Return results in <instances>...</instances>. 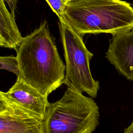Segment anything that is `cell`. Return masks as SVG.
Masks as SVG:
<instances>
[{
	"label": "cell",
	"instance_id": "cell-5",
	"mask_svg": "<svg viewBox=\"0 0 133 133\" xmlns=\"http://www.w3.org/2000/svg\"><path fill=\"white\" fill-rule=\"evenodd\" d=\"M0 133H44V118L0 92Z\"/></svg>",
	"mask_w": 133,
	"mask_h": 133
},
{
	"label": "cell",
	"instance_id": "cell-9",
	"mask_svg": "<svg viewBox=\"0 0 133 133\" xmlns=\"http://www.w3.org/2000/svg\"><path fill=\"white\" fill-rule=\"evenodd\" d=\"M0 69L14 73L17 77H20L21 73L19 68L17 56H1Z\"/></svg>",
	"mask_w": 133,
	"mask_h": 133
},
{
	"label": "cell",
	"instance_id": "cell-1",
	"mask_svg": "<svg viewBox=\"0 0 133 133\" xmlns=\"http://www.w3.org/2000/svg\"><path fill=\"white\" fill-rule=\"evenodd\" d=\"M22 77L48 97L64 83L65 65L45 21L23 39L17 50Z\"/></svg>",
	"mask_w": 133,
	"mask_h": 133
},
{
	"label": "cell",
	"instance_id": "cell-3",
	"mask_svg": "<svg viewBox=\"0 0 133 133\" xmlns=\"http://www.w3.org/2000/svg\"><path fill=\"white\" fill-rule=\"evenodd\" d=\"M99 118L98 106L92 98L67 88L62 98L47 108L44 133H92Z\"/></svg>",
	"mask_w": 133,
	"mask_h": 133
},
{
	"label": "cell",
	"instance_id": "cell-6",
	"mask_svg": "<svg viewBox=\"0 0 133 133\" xmlns=\"http://www.w3.org/2000/svg\"><path fill=\"white\" fill-rule=\"evenodd\" d=\"M106 58L119 74L133 80V29L112 35Z\"/></svg>",
	"mask_w": 133,
	"mask_h": 133
},
{
	"label": "cell",
	"instance_id": "cell-13",
	"mask_svg": "<svg viewBox=\"0 0 133 133\" xmlns=\"http://www.w3.org/2000/svg\"><path fill=\"white\" fill-rule=\"evenodd\" d=\"M65 1H66V2H67L68 1H70V0H65Z\"/></svg>",
	"mask_w": 133,
	"mask_h": 133
},
{
	"label": "cell",
	"instance_id": "cell-10",
	"mask_svg": "<svg viewBox=\"0 0 133 133\" xmlns=\"http://www.w3.org/2000/svg\"><path fill=\"white\" fill-rule=\"evenodd\" d=\"M51 7L52 11L57 15L59 19L63 16L64 10L66 1L65 0H45Z\"/></svg>",
	"mask_w": 133,
	"mask_h": 133
},
{
	"label": "cell",
	"instance_id": "cell-8",
	"mask_svg": "<svg viewBox=\"0 0 133 133\" xmlns=\"http://www.w3.org/2000/svg\"><path fill=\"white\" fill-rule=\"evenodd\" d=\"M23 37L21 36L15 17L8 11L5 2L0 0V46L17 50Z\"/></svg>",
	"mask_w": 133,
	"mask_h": 133
},
{
	"label": "cell",
	"instance_id": "cell-2",
	"mask_svg": "<svg viewBox=\"0 0 133 133\" xmlns=\"http://www.w3.org/2000/svg\"><path fill=\"white\" fill-rule=\"evenodd\" d=\"M77 33H111L133 29V7L121 0H70L62 19Z\"/></svg>",
	"mask_w": 133,
	"mask_h": 133
},
{
	"label": "cell",
	"instance_id": "cell-7",
	"mask_svg": "<svg viewBox=\"0 0 133 133\" xmlns=\"http://www.w3.org/2000/svg\"><path fill=\"white\" fill-rule=\"evenodd\" d=\"M5 93L25 109L44 118L46 110L50 105L48 97L43 96L22 77H17L14 84Z\"/></svg>",
	"mask_w": 133,
	"mask_h": 133
},
{
	"label": "cell",
	"instance_id": "cell-12",
	"mask_svg": "<svg viewBox=\"0 0 133 133\" xmlns=\"http://www.w3.org/2000/svg\"><path fill=\"white\" fill-rule=\"evenodd\" d=\"M124 133H133V121L131 124L125 129Z\"/></svg>",
	"mask_w": 133,
	"mask_h": 133
},
{
	"label": "cell",
	"instance_id": "cell-11",
	"mask_svg": "<svg viewBox=\"0 0 133 133\" xmlns=\"http://www.w3.org/2000/svg\"><path fill=\"white\" fill-rule=\"evenodd\" d=\"M4 2H5L8 5L9 7L10 12L15 17V11L16 8L17 0H3Z\"/></svg>",
	"mask_w": 133,
	"mask_h": 133
},
{
	"label": "cell",
	"instance_id": "cell-4",
	"mask_svg": "<svg viewBox=\"0 0 133 133\" xmlns=\"http://www.w3.org/2000/svg\"><path fill=\"white\" fill-rule=\"evenodd\" d=\"M58 24L66 63L64 84L74 91L96 98L100 85L90 70L89 62L93 54L86 48L81 35L62 19H59Z\"/></svg>",
	"mask_w": 133,
	"mask_h": 133
}]
</instances>
